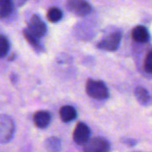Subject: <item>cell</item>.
Instances as JSON below:
<instances>
[{
	"label": "cell",
	"mask_w": 152,
	"mask_h": 152,
	"mask_svg": "<svg viewBox=\"0 0 152 152\" xmlns=\"http://www.w3.org/2000/svg\"><path fill=\"white\" fill-rule=\"evenodd\" d=\"M33 121L38 128L44 129L48 126L51 121V115L48 111H38L33 115Z\"/></svg>",
	"instance_id": "8"
},
{
	"label": "cell",
	"mask_w": 152,
	"mask_h": 152,
	"mask_svg": "<svg viewBox=\"0 0 152 152\" xmlns=\"http://www.w3.org/2000/svg\"><path fill=\"white\" fill-rule=\"evenodd\" d=\"M59 115L63 122L68 123L76 118V116H77V112H76L75 108L72 106H64L60 108Z\"/></svg>",
	"instance_id": "10"
},
{
	"label": "cell",
	"mask_w": 152,
	"mask_h": 152,
	"mask_svg": "<svg viewBox=\"0 0 152 152\" xmlns=\"http://www.w3.org/2000/svg\"><path fill=\"white\" fill-rule=\"evenodd\" d=\"M10 50L9 39L5 35H0V58L5 57Z\"/></svg>",
	"instance_id": "16"
},
{
	"label": "cell",
	"mask_w": 152,
	"mask_h": 152,
	"mask_svg": "<svg viewBox=\"0 0 152 152\" xmlns=\"http://www.w3.org/2000/svg\"><path fill=\"white\" fill-rule=\"evenodd\" d=\"M122 40V33L120 31H115L106 37L102 39L99 44L98 48L99 49L107 50V51H115L118 49L120 43Z\"/></svg>",
	"instance_id": "5"
},
{
	"label": "cell",
	"mask_w": 152,
	"mask_h": 152,
	"mask_svg": "<svg viewBox=\"0 0 152 152\" xmlns=\"http://www.w3.org/2000/svg\"><path fill=\"white\" fill-rule=\"evenodd\" d=\"M31 34L40 39L47 33V26L39 15H32L28 23V29Z\"/></svg>",
	"instance_id": "7"
},
{
	"label": "cell",
	"mask_w": 152,
	"mask_h": 152,
	"mask_svg": "<svg viewBox=\"0 0 152 152\" xmlns=\"http://www.w3.org/2000/svg\"><path fill=\"white\" fill-rule=\"evenodd\" d=\"M23 35H24V38L26 39V40L29 42V44L37 52H42L44 50V48H43L41 42L39 41V39L37 38L36 36H34L33 34H31L27 29L23 31Z\"/></svg>",
	"instance_id": "12"
},
{
	"label": "cell",
	"mask_w": 152,
	"mask_h": 152,
	"mask_svg": "<svg viewBox=\"0 0 152 152\" xmlns=\"http://www.w3.org/2000/svg\"><path fill=\"white\" fill-rule=\"evenodd\" d=\"M67 8L77 16H86L92 10L86 0H69L67 2Z\"/></svg>",
	"instance_id": "3"
},
{
	"label": "cell",
	"mask_w": 152,
	"mask_h": 152,
	"mask_svg": "<svg viewBox=\"0 0 152 152\" xmlns=\"http://www.w3.org/2000/svg\"><path fill=\"white\" fill-rule=\"evenodd\" d=\"M91 137V130L89 126L84 123H79L75 126L72 138L76 144L78 145H85Z\"/></svg>",
	"instance_id": "6"
},
{
	"label": "cell",
	"mask_w": 152,
	"mask_h": 152,
	"mask_svg": "<svg viewBox=\"0 0 152 152\" xmlns=\"http://www.w3.org/2000/svg\"><path fill=\"white\" fill-rule=\"evenodd\" d=\"M84 152H109V142L102 137L91 139L84 145Z\"/></svg>",
	"instance_id": "4"
},
{
	"label": "cell",
	"mask_w": 152,
	"mask_h": 152,
	"mask_svg": "<svg viewBox=\"0 0 152 152\" xmlns=\"http://www.w3.org/2000/svg\"><path fill=\"white\" fill-rule=\"evenodd\" d=\"M134 95H135L137 100L142 105L148 104L150 99V96H149L148 91L142 87H137L134 91Z\"/></svg>",
	"instance_id": "14"
},
{
	"label": "cell",
	"mask_w": 152,
	"mask_h": 152,
	"mask_svg": "<svg viewBox=\"0 0 152 152\" xmlns=\"http://www.w3.org/2000/svg\"><path fill=\"white\" fill-rule=\"evenodd\" d=\"M87 94L94 99L103 100L109 97V92L106 84L101 81L89 80L86 83Z\"/></svg>",
	"instance_id": "2"
},
{
	"label": "cell",
	"mask_w": 152,
	"mask_h": 152,
	"mask_svg": "<svg viewBox=\"0 0 152 152\" xmlns=\"http://www.w3.org/2000/svg\"><path fill=\"white\" fill-rule=\"evenodd\" d=\"M23 1H27V0H23Z\"/></svg>",
	"instance_id": "18"
},
{
	"label": "cell",
	"mask_w": 152,
	"mask_h": 152,
	"mask_svg": "<svg viewBox=\"0 0 152 152\" xmlns=\"http://www.w3.org/2000/svg\"><path fill=\"white\" fill-rule=\"evenodd\" d=\"M132 37L135 41L140 43H144L149 39V32L146 27L139 25L132 30Z\"/></svg>",
	"instance_id": "9"
},
{
	"label": "cell",
	"mask_w": 152,
	"mask_h": 152,
	"mask_svg": "<svg viewBox=\"0 0 152 152\" xmlns=\"http://www.w3.org/2000/svg\"><path fill=\"white\" fill-rule=\"evenodd\" d=\"M44 146L48 152H60L62 148L61 140L57 137H49L45 140Z\"/></svg>",
	"instance_id": "13"
},
{
	"label": "cell",
	"mask_w": 152,
	"mask_h": 152,
	"mask_svg": "<svg viewBox=\"0 0 152 152\" xmlns=\"http://www.w3.org/2000/svg\"><path fill=\"white\" fill-rule=\"evenodd\" d=\"M144 69L148 73L152 74V51H150L145 58Z\"/></svg>",
	"instance_id": "17"
},
{
	"label": "cell",
	"mask_w": 152,
	"mask_h": 152,
	"mask_svg": "<svg viewBox=\"0 0 152 152\" xmlns=\"http://www.w3.org/2000/svg\"><path fill=\"white\" fill-rule=\"evenodd\" d=\"M14 13L12 0H0V19L9 18Z\"/></svg>",
	"instance_id": "11"
},
{
	"label": "cell",
	"mask_w": 152,
	"mask_h": 152,
	"mask_svg": "<svg viewBox=\"0 0 152 152\" xmlns=\"http://www.w3.org/2000/svg\"><path fill=\"white\" fill-rule=\"evenodd\" d=\"M15 124L12 117L7 115H0V143H8L14 138Z\"/></svg>",
	"instance_id": "1"
},
{
	"label": "cell",
	"mask_w": 152,
	"mask_h": 152,
	"mask_svg": "<svg viewBox=\"0 0 152 152\" xmlns=\"http://www.w3.org/2000/svg\"><path fill=\"white\" fill-rule=\"evenodd\" d=\"M47 17H48L49 22H51V23H57V22H59L62 19L63 12L58 7H51L48 10V12L47 14Z\"/></svg>",
	"instance_id": "15"
}]
</instances>
